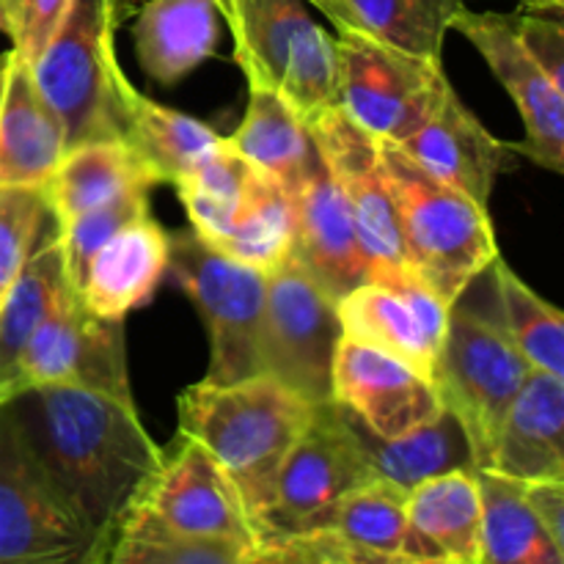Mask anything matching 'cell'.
Masks as SVG:
<instances>
[{
    "label": "cell",
    "instance_id": "obj_24",
    "mask_svg": "<svg viewBox=\"0 0 564 564\" xmlns=\"http://www.w3.org/2000/svg\"><path fill=\"white\" fill-rule=\"evenodd\" d=\"M163 185L160 171L127 138H102L66 149L58 169L44 185V198L53 224H66L75 215L132 191Z\"/></svg>",
    "mask_w": 564,
    "mask_h": 564
},
{
    "label": "cell",
    "instance_id": "obj_18",
    "mask_svg": "<svg viewBox=\"0 0 564 564\" xmlns=\"http://www.w3.org/2000/svg\"><path fill=\"white\" fill-rule=\"evenodd\" d=\"M69 149L66 124L28 61L0 53V187H44Z\"/></svg>",
    "mask_w": 564,
    "mask_h": 564
},
{
    "label": "cell",
    "instance_id": "obj_21",
    "mask_svg": "<svg viewBox=\"0 0 564 564\" xmlns=\"http://www.w3.org/2000/svg\"><path fill=\"white\" fill-rule=\"evenodd\" d=\"M400 554L449 564H479L482 490L477 468H455L408 490V527Z\"/></svg>",
    "mask_w": 564,
    "mask_h": 564
},
{
    "label": "cell",
    "instance_id": "obj_9",
    "mask_svg": "<svg viewBox=\"0 0 564 564\" xmlns=\"http://www.w3.org/2000/svg\"><path fill=\"white\" fill-rule=\"evenodd\" d=\"M529 372L532 367L527 358L512 347L499 325L452 306L433 380L444 408L466 433L477 471L488 463L501 419Z\"/></svg>",
    "mask_w": 564,
    "mask_h": 564
},
{
    "label": "cell",
    "instance_id": "obj_12",
    "mask_svg": "<svg viewBox=\"0 0 564 564\" xmlns=\"http://www.w3.org/2000/svg\"><path fill=\"white\" fill-rule=\"evenodd\" d=\"M127 510L143 512L160 527L187 538L226 540L246 549L259 545L240 490L215 457L185 433L160 446L158 466L143 479Z\"/></svg>",
    "mask_w": 564,
    "mask_h": 564
},
{
    "label": "cell",
    "instance_id": "obj_28",
    "mask_svg": "<svg viewBox=\"0 0 564 564\" xmlns=\"http://www.w3.org/2000/svg\"><path fill=\"white\" fill-rule=\"evenodd\" d=\"M350 422L356 427L375 477L389 479L402 490L416 488L424 479L455 471V468H474L466 433L446 408L433 422L422 424V427L411 430L400 438H375L352 416Z\"/></svg>",
    "mask_w": 564,
    "mask_h": 564
},
{
    "label": "cell",
    "instance_id": "obj_14",
    "mask_svg": "<svg viewBox=\"0 0 564 564\" xmlns=\"http://www.w3.org/2000/svg\"><path fill=\"white\" fill-rule=\"evenodd\" d=\"M341 336L400 358L433 378L452 306L411 268L372 270L361 286L336 303Z\"/></svg>",
    "mask_w": 564,
    "mask_h": 564
},
{
    "label": "cell",
    "instance_id": "obj_29",
    "mask_svg": "<svg viewBox=\"0 0 564 564\" xmlns=\"http://www.w3.org/2000/svg\"><path fill=\"white\" fill-rule=\"evenodd\" d=\"M270 182L268 174L242 160L229 143L204 158L191 174L174 182L191 229L207 246H215L240 220L248 204Z\"/></svg>",
    "mask_w": 564,
    "mask_h": 564
},
{
    "label": "cell",
    "instance_id": "obj_35",
    "mask_svg": "<svg viewBox=\"0 0 564 564\" xmlns=\"http://www.w3.org/2000/svg\"><path fill=\"white\" fill-rule=\"evenodd\" d=\"M257 549L176 534L143 512L127 510L110 543V564H251Z\"/></svg>",
    "mask_w": 564,
    "mask_h": 564
},
{
    "label": "cell",
    "instance_id": "obj_38",
    "mask_svg": "<svg viewBox=\"0 0 564 564\" xmlns=\"http://www.w3.org/2000/svg\"><path fill=\"white\" fill-rule=\"evenodd\" d=\"M47 218L44 187H0V303L36 251Z\"/></svg>",
    "mask_w": 564,
    "mask_h": 564
},
{
    "label": "cell",
    "instance_id": "obj_3",
    "mask_svg": "<svg viewBox=\"0 0 564 564\" xmlns=\"http://www.w3.org/2000/svg\"><path fill=\"white\" fill-rule=\"evenodd\" d=\"M378 154L408 268L446 306H457L501 253L488 207L419 169L397 143L378 141Z\"/></svg>",
    "mask_w": 564,
    "mask_h": 564
},
{
    "label": "cell",
    "instance_id": "obj_36",
    "mask_svg": "<svg viewBox=\"0 0 564 564\" xmlns=\"http://www.w3.org/2000/svg\"><path fill=\"white\" fill-rule=\"evenodd\" d=\"M213 248L264 273L284 262L292 251V207L286 193L270 180Z\"/></svg>",
    "mask_w": 564,
    "mask_h": 564
},
{
    "label": "cell",
    "instance_id": "obj_22",
    "mask_svg": "<svg viewBox=\"0 0 564 564\" xmlns=\"http://www.w3.org/2000/svg\"><path fill=\"white\" fill-rule=\"evenodd\" d=\"M479 471L516 482L564 479V378L538 369L529 372Z\"/></svg>",
    "mask_w": 564,
    "mask_h": 564
},
{
    "label": "cell",
    "instance_id": "obj_44",
    "mask_svg": "<svg viewBox=\"0 0 564 564\" xmlns=\"http://www.w3.org/2000/svg\"><path fill=\"white\" fill-rule=\"evenodd\" d=\"M303 3H312L314 9L323 11L325 20L334 25L336 33H347V31H358L356 20H352L350 9H347V0H303ZM361 33V31H358Z\"/></svg>",
    "mask_w": 564,
    "mask_h": 564
},
{
    "label": "cell",
    "instance_id": "obj_20",
    "mask_svg": "<svg viewBox=\"0 0 564 564\" xmlns=\"http://www.w3.org/2000/svg\"><path fill=\"white\" fill-rule=\"evenodd\" d=\"M397 147L419 169L466 193L482 207H488L494 182L510 152L507 143L490 135L488 127L466 108L452 83L427 121Z\"/></svg>",
    "mask_w": 564,
    "mask_h": 564
},
{
    "label": "cell",
    "instance_id": "obj_31",
    "mask_svg": "<svg viewBox=\"0 0 564 564\" xmlns=\"http://www.w3.org/2000/svg\"><path fill=\"white\" fill-rule=\"evenodd\" d=\"M482 490L479 564H564V549L523 501L521 482L477 471Z\"/></svg>",
    "mask_w": 564,
    "mask_h": 564
},
{
    "label": "cell",
    "instance_id": "obj_46",
    "mask_svg": "<svg viewBox=\"0 0 564 564\" xmlns=\"http://www.w3.org/2000/svg\"><path fill=\"white\" fill-rule=\"evenodd\" d=\"M0 33H6V3L0 0Z\"/></svg>",
    "mask_w": 564,
    "mask_h": 564
},
{
    "label": "cell",
    "instance_id": "obj_23",
    "mask_svg": "<svg viewBox=\"0 0 564 564\" xmlns=\"http://www.w3.org/2000/svg\"><path fill=\"white\" fill-rule=\"evenodd\" d=\"M165 268L169 231L152 215H141L94 253L77 295L97 317L124 323L127 314L152 301Z\"/></svg>",
    "mask_w": 564,
    "mask_h": 564
},
{
    "label": "cell",
    "instance_id": "obj_45",
    "mask_svg": "<svg viewBox=\"0 0 564 564\" xmlns=\"http://www.w3.org/2000/svg\"><path fill=\"white\" fill-rule=\"evenodd\" d=\"M521 3L529 11H554V14H560L564 0H521Z\"/></svg>",
    "mask_w": 564,
    "mask_h": 564
},
{
    "label": "cell",
    "instance_id": "obj_41",
    "mask_svg": "<svg viewBox=\"0 0 564 564\" xmlns=\"http://www.w3.org/2000/svg\"><path fill=\"white\" fill-rule=\"evenodd\" d=\"M251 564H350L330 534H303V538L264 540L253 551Z\"/></svg>",
    "mask_w": 564,
    "mask_h": 564
},
{
    "label": "cell",
    "instance_id": "obj_5",
    "mask_svg": "<svg viewBox=\"0 0 564 564\" xmlns=\"http://www.w3.org/2000/svg\"><path fill=\"white\" fill-rule=\"evenodd\" d=\"M248 83L275 88L306 121L336 102V36L303 0H215Z\"/></svg>",
    "mask_w": 564,
    "mask_h": 564
},
{
    "label": "cell",
    "instance_id": "obj_4",
    "mask_svg": "<svg viewBox=\"0 0 564 564\" xmlns=\"http://www.w3.org/2000/svg\"><path fill=\"white\" fill-rule=\"evenodd\" d=\"M110 543L50 479L11 405L0 408V564H99Z\"/></svg>",
    "mask_w": 564,
    "mask_h": 564
},
{
    "label": "cell",
    "instance_id": "obj_39",
    "mask_svg": "<svg viewBox=\"0 0 564 564\" xmlns=\"http://www.w3.org/2000/svg\"><path fill=\"white\" fill-rule=\"evenodd\" d=\"M3 3L6 36L11 39V50L33 66L69 14L72 0H3Z\"/></svg>",
    "mask_w": 564,
    "mask_h": 564
},
{
    "label": "cell",
    "instance_id": "obj_30",
    "mask_svg": "<svg viewBox=\"0 0 564 564\" xmlns=\"http://www.w3.org/2000/svg\"><path fill=\"white\" fill-rule=\"evenodd\" d=\"M61 284V246L53 229L39 242L17 284L0 303V408L22 397L20 358Z\"/></svg>",
    "mask_w": 564,
    "mask_h": 564
},
{
    "label": "cell",
    "instance_id": "obj_33",
    "mask_svg": "<svg viewBox=\"0 0 564 564\" xmlns=\"http://www.w3.org/2000/svg\"><path fill=\"white\" fill-rule=\"evenodd\" d=\"M408 527V490L372 477L347 490L325 518L319 532L352 549L400 554Z\"/></svg>",
    "mask_w": 564,
    "mask_h": 564
},
{
    "label": "cell",
    "instance_id": "obj_40",
    "mask_svg": "<svg viewBox=\"0 0 564 564\" xmlns=\"http://www.w3.org/2000/svg\"><path fill=\"white\" fill-rule=\"evenodd\" d=\"M516 33L534 64L564 91V28L560 17H545V11L516 14Z\"/></svg>",
    "mask_w": 564,
    "mask_h": 564
},
{
    "label": "cell",
    "instance_id": "obj_27",
    "mask_svg": "<svg viewBox=\"0 0 564 564\" xmlns=\"http://www.w3.org/2000/svg\"><path fill=\"white\" fill-rule=\"evenodd\" d=\"M113 91L119 105L121 138H127L160 171L163 182L174 185L226 143V138H220L196 116L163 108L138 91L121 64L113 72Z\"/></svg>",
    "mask_w": 564,
    "mask_h": 564
},
{
    "label": "cell",
    "instance_id": "obj_6",
    "mask_svg": "<svg viewBox=\"0 0 564 564\" xmlns=\"http://www.w3.org/2000/svg\"><path fill=\"white\" fill-rule=\"evenodd\" d=\"M132 11L135 0H72L58 33L31 66L42 94L64 119L69 149L121 138L113 91L116 39Z\"/></svg>",
    "mask_w": 564,
    "mask_h": 564
},
{
    "label": "cell",
    "instance_id": "obj_37",
    "mask_svg": "<svg viewBox=\"0 0 564 564\" xmlns=\"http://www.w3.org/2000/svg\"><path fill=\"white\" fill-rule=\"evenodd\" d=\"M141 215H149V191L124 193V196L110 198V202L99 204V207L75 215L66 224H55V235H58L61 246V270H64L66 284L75 292H80L86 268L94 253L116 231L124 229L127 224H132Z\"/></svg>",
    "mask_w": 564,
    "mask_h": 564
},
{
    "label": "cell",
    "instance_id": "obj_26",
    "mask_svg": "<svg viewBox=\"0 0 564 564\" xmlns=\"http://www.w3.org/2000/svg\"><path fill=\"white\" fill-rule=\"evenodd\" d=\"M132 17L138 64L160 86H176L218 50L215 0H147Z\"/></svg>",
    "mask_w": 564,
    "mask_h": 564
},
{
    "label": "cell",
    "instance_id": "obj_32",
    "mask_svg": "<svg viewBox=\"0 0 564 564\" xmlns=\"http://www.w3.org/2000/svg\"><path fill=\"white\" fill-rule=\"evenodd\" d=\"M490 270H494V286L501 308V319L496 325L527 358L529 367L564 378V314L554 303L540 297L501 259V253L494 259Z\"/></svg>",
    "mask_w": 564,
    "mask_h": 564
},
{
    "label": "cell",
    "instance_id": "obj_2",
    "mask_svg": "<svg viewBox=\"0 0 564 564\" xmlns=\"http://www.w3.org/2000/svg\"><path fill=\"white\" fill-rule=\"evenodd\" d=\"M176 413L180 433L198 441L240 490L259 534L281 463L306 430L312 402L257 375L229 386L198 380L176 397Z\"/></svg>",
    "mask_w": 564,
    "mask_h": 564
},
{
    "label": "cell",
    "instance_id": "obj_42",
    "mask_svg": "<svg viewBox=\"0 0 564 564\" xmlns=\"http://www.w3.org/2000/svg\"><path fill=\"white\" fill-rule=\"evenodd\" d=\"M521 494L545 532L564 549V479L521 482Z\"/></svg>",
    "mask_w": 564,
    "mask_h": 564
},
{
    "label": "cell",
    "instance_id": "obj_43",
    "mask_svg": "<svg viewBox=\"0 0 564 564\" xmlns=\"http://www.w3.org/2000/svg\"><path fill=\"white\" fill-rule=\"evenodd\" d=\"M336 543H339V540H336ZM339 549L350 564H449V562L416 560V556H408V554H378V551L352 549V545H345V543H339Z\"/></svg>",
    "mask_w": 564,
    "mask_h": 564
},
{
    "label": "cell",
    "instance_id": "obj_19",
    "mask_svg": "<svg viewBox=\"0 0 564 564\" xmlns=\"http://www.w3.org/2000/svg\"><path fill=\"white\" fill-rule=\"evenodd\" d=\"M286 198L292 207L290 253L319 290L339 303L369 279V259L325 163L312 180L286 193Z\"/></svg>",
    "mask_w": 564,
    "mask_h": 564
},
{
    "label": "cell",
    "instance_id": "obj_13",
    "mask_svg": "<svg viewBox=\"0 0 564 564\" xmlns=\"http://www.w3.org/2000/svg\"><path fill=\"white\" fill-rule=\"evenodd\" d=\"M42 386H75L132 397L124 323L88 312L66 281L55 292L20 358L22 394Z\"/></svg>",
    "mask_w": 564,
    "mask_h": 564
},
{
    "label": "cell",
    "instance_id": "obj_16",
    "mask_svg": "<svg viewBox=\"0 0 564 564\" xmlns=\"http://www.w3.org/2000/svg\"><path fill=\"white\" fill-rule=\"evenodd\" d=\"M308 130L350 213L369 259V273L383 268H408L394 202L380 169L378 138L361 130L339 105L314 116Z\"/></svg>",
    "mask_w": 564,
    "mask_h": 564
},
{
    "label": "cell",
    "instance_id": "obj_1",
    "mask_svg": "<svg viewBox=\"0 0 564 564\" xmlns=\"http://www.w3.org/2000/svg\"><path fill=\"white\" fill-rule=\"evenodd\" d=\"M61 494L113 538L121 516L160 460L132 397L42 386L9 402Z\"/></svg>",
    "mask_w": 564,
    "mask_h": 564
},
{
    "label": "cell",
    "instance_id": "obj_17",
    "mask_svg": "<svg viewBox=\"0 0 564 564\" xmlns=\"http://www.w3.org/2000/svg\"><path fill=\"white\" fill-rule=\"evenodd\" d=\"M330 400L375 438H400L444 411L433 378L345 336L334 356Z\"/></svg>",
    "mask_w": 564,
    "mask_h": 564
},
{
    "label": "cell",
    "instance_id": "obj_8",
    "mask_svg": "<svg viewBox=\"0 0 564 564\" xmlns=\"http://www.w3.org/2000/svg\"><path fill=\"white\" fill-rule=\"evenodd\" d=\"M449 88L435 58L405 53L367 33H336V102L378 141L402 143Z\"/></svg>",
    "mask_w": 564,
    "mask_h": 564
},
{
    "label": "cell",
    "instance_id": "obj_7",
    "mask_svg": "<svg viewBox=\"0 0 564 564\" xmlns=\"http://www.w3.org/2000/svg\"><path fill=\"white\" fill-rule=\"evenodd\" d=\"M207 328L204 383L229 386L259 375V328L268 273L215 251L193 229L169 235V268Z\"/></svg>",
    "mask_w": 564,
    "mask_h": 564
},
{
    "label": "cell",
    "instance_id": "obj_34",
    "mask_svg": "<svg viewBox=\"0 0 564 564\" xmlns=\"http://www.w3.org/2000/svg\"><path fill=\"white\" fill-rule=\"evenodd\" d=\"M466 0H347L358 31L422 58L441 61L452 17Z\"/></svg>",
    "mask_w": 564,
    "mask_h": 564
},
{
    "label": "cell",
    "instance_id": "obj_11",
    "mask_svg": "<svg viewBox=\"0 0 564 564\" xmlns=\"http://www.w3.org/2000/svg\"><path fill=\"white\" fill-rule=\"evenodd\" d=\"M341 339L339 308L295 257L268 270L259 328V375L312 405L330 402V372Z\"/></svg>",
    "mask_w": 564,
    "mask_h": 564
},
{
    "label": "cell",
    "instance_id": "obj_25",
    "mask_svg": "<svg viewBox=\"0 0 564 564\" xmlns=\"http://www.w3.org/2000/svg\"><path fill=\"white\" fill-rule=\"evenodd\" d=\"M226 143L284 193L297 191L323 169L308 121L264 83H248L246 116Z\"/></svg>",
    "mask_w": 564,
    "mask_h": 564
},
{
    "label": "cell",
    "instance_id": "obj_15",
    "mask_svg": "<svg viewBox=\"0 0 564 564\" xmlns=\"http://www.w3.org/2000/svg\"><path fill=\"white\" fill-rule=\"evenodd\" d=\"M452 31L463 33L505 86L523 119V141L507 149L545 171L564 169V91L523 50L516 33V14L471 11L463 6L452 17Z\"/></svg>",
    "mask_w": 564,
    "mask_h": 564
},
{
    "label": "cell",
    "instance_id": "obj_10",
    "mask_svg": "<svg viewBox=\"0 0 564 564\" xmlns=\"http://www.w3.org/2000/svg\"><path fill=\"white\" fill-rule=\"evenodd\" d=\"M372 477L350 416L334 400L314 405L306 430L281 463L273 499L259 523V543L317 534L330 507Z\"/></svg>",
    "mask_w": 564,
    "mask_h": 564
}]
</instances>
